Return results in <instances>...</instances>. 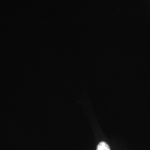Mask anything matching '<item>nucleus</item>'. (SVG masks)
I'll use <instances>...</instances> for the list:
<instances>
[{"mask_svg":"<svg viewBox=\"0 0 150 150\" xmlns=\"http://www.w3.org/2000/svg\"><path fill=\"white\" fill-rule=\"evenodd\" d=\"M97 150H110L109 146L105 142H101L97 147Z\"/></svg>","mask_w":150,"mask_h":150,"instance_id":"obj_1","label":"nucleus"}]
</instances>
